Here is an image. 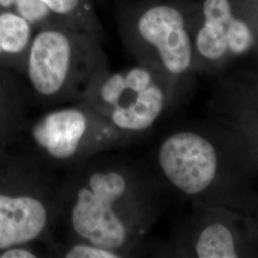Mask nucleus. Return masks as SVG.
<instances>
[{"mask_svg": "<svg viewBox=\"0 0 258 258\" xmlns=\"http://www.w3.org/2000/svg\"><path fill=\"white\" fill-rule=\"evenodd\" d=\"M61 181V220L68 239L89 242L120 258L148 250L160 215L162 186L146 167L102 153L68 169Z\"/></svg>", "mask_w": 258, "mask_h": 258, "instance_id": "obj_1", "label": "nucleus"}, {"mask_svg": "<svg viewBox=\"0 0 258 258\" xmlns=\"http://www.w3.org/2000/svg\"><path fill=\"white\" fill-rule=\"evenodd\" d=\"M203 24L194 36V72H215L230 64L229 35L235 19L230 0H204Z\"/></svg>", "mask_w": 258, "mask_h": 258, "instance_id": "obj_9", "label": "nucleus"}, {"mask_svg": "<svg viewBox=\"0 0 258 258\" xmlns=\"http://www.w3.org/2000/svg\"><path fill=\"white\" fill-rule=\"evenodd\" d=\"M135 142L81 101L30 117L15 147L53 170L70 169Z\"/></svg>", "mask_w": 258, "mask_h": 258, "instance_id": "obj_6", "label": "nucleus"}, {"mask_svg": "<svg viewBox=\"0 0 258 258\" xmlns=\"http://www.w3.org/2000/svg\"><path fill=\"white\" fill-rule=\"evenodd\" d=\"M107 66L100 37L53 24L35 31L25 76L33 101L54 108L83 101L93 79Z\"/></svg>", "mask_w": 258, "mask_h": 258, "instance_id": "obj_3", "label": "nucleus"}, {"mask_svg": "<svg viewBox=\"0 0 258 258\" xmlns=\"http://www.w3.org/2000/svg\"><path fill=\"white\" fill-rule=\"evenodd\" d=\"M34 102L29 86L0 68V147H15L30 119Z\"/></svg>", "mask_w": 258, "mask_h": 258, "instance_id": "obj_10", "label": "nucleus"}, {"mask_svg": "<svg viewBox=\"0 0 258 258\" xmlns=\"http://www.w3.org/2000/svg\"><path fill=\"white\" fill-rule=\"evenodd\" d=\"M47 256L62 258H120L112 250L103 249L82 240L67 239L57 242L54 239L47 242Z\"/></svg>", "mask_w": 258, "mask_h": 258, "instance_id": "obj_13", "label": "nucleus"}, {"mask_svg": "<svg viewBox=\"0 0 258 258\" xmlns=\"http://www.w3.org/2000/svg\"><path fill=\"white\" fill-rule=\"evenodd\" d=\"M34 34V27L19 15L7 10L0 13V64L13 66L25 75Z\"/></svg>", "mask_w": 258, "mask_h": 258, "instance_id": "obj_11", "label": "nucleus"}, {"mask_svg": "<svg viewBox=\"0 0 258 258\" xmlns=\"http://www.w3.org/2000/svg\"><path fill=\"white\" fill-rule=\"evenodd\" d=\"M176 226L158 254L180 258L258 257V240L249 215L201 202Z\"/></svg>", "mask_w": 258, "mask_h": 258, "instance_id": "obj_8", "label": "nucleus"}, {"mask_svg": "<svg viewBox=\"0 0 258 258\" xmlns=\"http://www.w3.org/2000/svg\"><path fill=\"white\" fill-rule=\"evenodd\" d=\"M184 84L150 65L137 63L116 71L107 66L93 79L83 101L137 141L174 109Z\"/></svg>", "mask_w": 258, "mask_h": 258, "instance_id": "obj_5", "label": "nucleus"}, {"mask_svg": "<svg viewBox=\"0 0 258 258\" xmlns=\"http://www.w3.org/2000/svg\"><path fill=\"white\" fill-rule=\"evenodd\" d=\"M44 243H33L10 247L0 250V258H37L47 257L46 252L40 250V246Z\"/></svg>", "mask_w": 258, "mask_h": 258, "instance_id": "obj_16", "label": "nucleus"}, {"mask_svg": "<svg viewBox=\"0 0 258 258\" xmlns=\"http://www.w3.org/2000/svg\"><path fill=\"white\" fill-rule=\"evenodd\" d=\"M0 8L19 15L28 21L35 31L48 25L63 24L39 0H0Z\"/></svg>", "mask_w": 258, "mask_h": 258, "instance_id": "obj_14", "label": "nucleus"}, {"mask_svg": "<svg viewBox=\"0 0 258 258\" xmlns=\"http://www.w3.org/2000/svg\"><path fill=\"white\" fill-rule=\"evenodd\" d=\"M124 47L138 63L150 65L185 83L194 72V36L177 4L153 1L127 5L118 16Z\"/></svg>", "mask_w": 258, "mask_h": 258, "instance_id": "obj_7", "label": "nucleus"}, {"mask_svg": "<svg viewBox=\"0 0 258 258\" xmlns=\"http://www.w3.org/2000/svg\"><path fill=\"white\" fill-rule=\"evenodd\" d=\"M239 133L248 145L258 170V120L246 115L217 116Z\"/></svg>", "mask_w": 258, "mask_h": 258, "instance_id": "obj_15", "label": "nucleus"}, {"mask_svg": "<svg viewBox=\"0 0 258 258\" xmlns=\"http://www.w3.org/2000/svg\"><path fill=\"white\" fill-rule=\"evenodd\" d=\"M250 218H251L252 225H253L254 231H255V234H256V237H257L258 240V204L256 208H255V211L250 215Z\"/></svg>", "mask_w": 258, "mask_h": 258, "instance_id": "obj_17", "label": "nucleus"}, {"mask_svg": "<svg viewBox=\"0 0 258 258\" xmlns=\"http://www.w3.org/2000/svg\"><path fill=\"white\" fill-rule=\"evenodd\" d=\"M61 220V181L19 149L0 147V250L47 243Z\"/></svg>", "mask_w": 258, "mask_h": 258, "instance_id": "obj_4", "label": "nucleus"}, {"mask_svg": "<svg viewBox=\"0 0 258 258\" xmlns=\"http://www.w3.org/2000/svg\"><path fill=\"white\" fill-rule=\"evenodd\" d=\"M63 24L86 31L103 40V28L93 0H39Z\"/></svg>", "mask_w": 258, "mask_h": 258, "instance_id": "obj_12", "label": "nucleus"}, {"mask_svg": "<svg viewBox=\"0 0 258 258\" xmlns=\"http://www.w3.org/2000/svg\"><path fill=\"white\" fill-rule=\"evenodd\" d=\"M153 174L187 202L221 206L250 216L258 170L237 131L220 118L171 130L157 145Z\"/></svg>", "mask_w": 258, "mask_h": 258, "instance_id": "obj_2", "label": "nucleus"}]
</instances>
